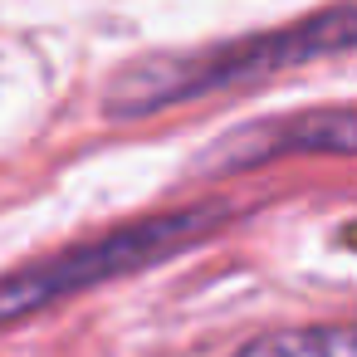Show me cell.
Returning <instances> with one entry per match:
<instances>
[{
	"label": "cell",
	"instance_id": "obj_1",
	"mask_svg": "<svg viewBox=\"0 0 357 357\" xmlns=\"http://www.w3.org/2000/svg\"><path fill=\"white\" fill-rule=\"evenodd\" d=\"M357 50V6H337L279 30H259V35H240L211 50H181V54H147L132 59L113 89H108V113L113 118H142V113H162L220 89H240L255 84L264 74L279 69H298L328 54H347Z\"/></svg>",
	"mask_w": 357,
	"mask_h": 357
},
{
	"label": "cell",
	"instance_id": "obj_2",
	"mask_svg": "<svg viewBox=\"0 0 357 357\" xmlns=\"http://www.w3.org/2000/svg\"><path fill=\"white\" fill-rule=\"evenodd\" d=\"M220 206H206V211H172V215H147V220H132V225H118L98 240H84V245H69L59 255H45L15 274L0 279V328L6 323H20L69 294H84L93 284H108V279H123L132 269H147L157 259H172L176 250L196 245L206 230L220 225Z\"/></svg>",
	"mask_w": 357,
	"mask_h": 357
},
{
	"label": "cell",
	"instance_id": "obj_3",
	"mask_svg": "<svg viewBox=\"0 0 357 357\" xmlns=\"http://www.w3.org/2000/svg\"><path fill=\"white\" fill-rule=\"evenodd\" d=\"M298 152L357 157V103L245 123L201 152V172H245V167H264V162L298 157Z\"/></svg>",
	"mask_w": 357,
	"mask_h": 357
},
{
	"label": "cell",
	"instance_id": "obj_4",
	"mask_svg": "<svg viewBox=\"0 0 357 357\" xmlns=\"http://www.w3.org/2000/svg\"><path fill=\"white\" fill-rule=\"evenodd\" d=\"M240 357H357V323L279 328L240 347Z\"/></svg>",
	"mask_w": 357,
	"mask_h": 357
}]
</instances>
